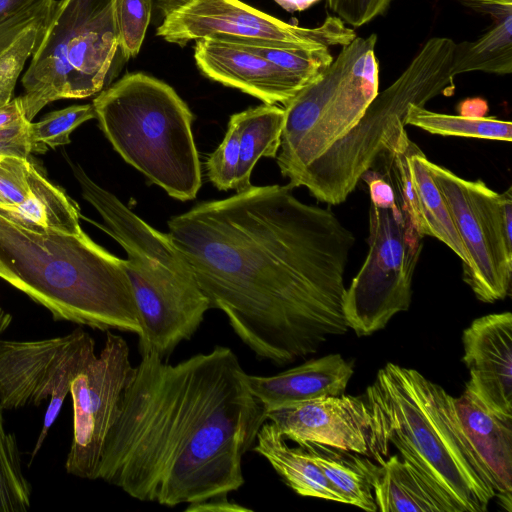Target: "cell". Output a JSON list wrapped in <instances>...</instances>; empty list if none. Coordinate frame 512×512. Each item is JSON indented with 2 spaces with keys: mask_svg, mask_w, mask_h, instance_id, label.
<instances>
[{
  "mask_svg": "<svg viewBox=\"0 0 512 512\" xmlns=\"http://www.w3.org/2000/svg\"><path fill=\"white\" fill-rule=\"evenodd\" d=\"M292 188L252 185L168 221L211 308L258 359L276 365L348 330L344 274L354 236Z\"/></svg>",
  "mask_w": 512,
  "mask_h": 512,
  "instance_id": "6da1fadb",
  "label": "cell"
},
{
  "mask_svg": "<svg viewBox=\"0 0 512 512\" xmlns=\"http://www.w3.org/2000/svg\"><path fill=\"white\" fill-rule=\"evenodd\" d=\"M266 410L226 346L169 364L142 356L106 438L97 479L167 507L228 497L244 484Z\"/></svg>",
  "mask_w": 512,
  "mask_h": 512,
  "instance_id": "7a4b0ae2",
  "label": "cell"
},
{
  "mask_svg": "<svg viewBox=\"0 0 512 512\" xmlns=\"http://www.w3.org/2000/svg\"><path fill=\"white\" fill-rule=\"evenodd\" d=\"M0 278L56 321L142 333L124 260L84 231L30 226L0 209Z\"/></svg>",
  "mask_w": 512,
  "mask_h": 512,
  "instance_id": "3957f363",
  "label": "cell"
},
{
  "mask_svg": "<svg viewBox=\"0 0 512 512\" xmlns=\"http://www.w3.org/2000/svg\"><path fill=\"white\" fill-rule=\"evenodd\" d=\"M369 456L394 447L455 512H484L495 491L458 419L455 398L419 371L387 363L366 388Z\"/></svg>",
  "mask_w": 512,
  "mask_h": 512,
  "instance_id": "277c9868",
  "label": "cell"
},
{
  "mask_svg": "<svg viewBox=\"0 0 512 512\" xmlns=\"http://www.w3.org/2000/svg\"><path fill=\"white\" fill-rule=\"evenodd\" d=\"M92 105L103 134L128 164L169 196L196 198L202 168L194 115L171 86L144 73L126 74Z\"/></svg>",
  "mask_w": 512,
  "mask_h": 512,
  "instance_id": "5b68a950",
  "label": "cell"
},
{
  "mask_svg": "<svg viewBox=\"0 0 512 512\" xmlns=\"http://www.w3.org/2000/svg\"><path fill=\"white\" fill-rule=\"evenodd\" d=\"M454 47L450 38L429 39L401 75L377 93L360 120L290 185L304 186L331 205L344 202L373 167L390 135L404 125L410 105L425 106L436 96L453 93Z\"/></svg>",
  "mask_w": 512,
  "mask_h": 512,
  "instance_id": "8992f818",
  "label": "cell"
},
{
  "mask_svg": "<svg viewBox=\"0 0 512 512\" xmlns=\"http://www.w3.org/2000/svg\"><path fill=\"white\" fill-rule=\"evenodd\" d=\"M116 1L56 2L22 78L20 98L29 122L53 101L102 91L120 48Z\"/></svg>",
  "mask_w": 512,
  "mask_h": 512,
  "instance_id": "52a82bcc",
  "label": "cell"
},
{
  "mask_svg": "<svg viewBox=\"0 0 512 512\" xmlns=\"http://www.w3.org/2000/svg\"><path fill=\"white\" fill-rule=\"evenodd\" d=\"M113 238L127 253L124 267L142 327L139 353L168 361L198 330L210 302L168 233L131 217L115 228Z\"/></svg>",
  "mask_w": 512,
  "mask_h": 512,
  "instance_id": "ba28073f",
  "label": "cell"
},
{
  "mask_svg": "<svg viewBox=\"0 0 512 512\" xmlns=\"http://www.w3.org/2000/svg\"><path fill=\"white\" fill-rule=\"evenodd\" d=\"M376 42V34L356 36L284 106L281 144L275 158L289 184L360 120L377 95Z\"/></svg>",
  "mask_w": 512,
  "mask_h": 512,
  "instance_id": "9c48e42d",
  "label": "cell"
},
{
  "mask_svg": "<svg viewBox=\"0 0 512 512\" xmlns=\"http://www.w3.org/2000/svg\"><path fill=\"white\" fill-rule=\"evenodd\" d=\"M362 179L370 195L369 248L346 288L343 313L348 328L358 336H369L409 309L424 236L383 175L370 169Z\"/></svg>",
  "mask_w": 512,
  "mask_h": 512,
  "instance_id": "30bf717a",
  "label": "cell"
},
{
  "mask_svg": "<svg viewBox=\"0 0 512 512\" xmlns=\"http://www.w3.org/2000/svg\"><path fill=\"white\" fill-rule=\"evenodd\" d=\"M426 166L466 250L463 280L484 303L506 298L512 280V188L498 193L428 159Z\"/></svg>",
  "mask_w": 512,
  "mask_h": 512,
  "instance_id": "8fae6325",
  "label": "cell"
},
{
  "mask_svg": "<svg viewBox=\"0 0 512 512\" xmlns=\"http://www.w3.org/2000/svg\"><path fill=\"white\" fill-rule=\"evenodd\" d=\"M156 35L180 46L203 38L240 46L315 50L346 46L355 31L329 16L314 28L283 22L239 0H188L170 11Z\"/></svg>",
  "mask_w": 512,
  "mask_h": 512,
  "instance_id": "7c38bea8",
  "label": "cell"
},
{
  "mask_svg": "<svg viewBox=\"0 0 512 512\" xmlns=\"http://www.w3.org/2000/svg\"><path fill=\"white\" fill-rule=\"evenodd\" d=\"M96 355L95 342L82 328L67 335L35 341L0 338V404L3 409L50 402L30 462L42 448L71 383Z\"/></svg>",
  "mask_w": 512,
  "mask_h": 512,
  "instance_id": "4fadbf2b",
  "label": "cell"
},
{
  "mask_svg": "<svg viewBox=\"0 0 512 512\" xmlns=\"http://www.w3.org/2000/svg\"><path fill=\"white\" fill-rule=\"evenodd\" d=\"M133 371L126 340L107 331L100 354L71 383L73 436L65 462L67 473L97 479L103 447Z\"/></svg>",
  "mask_w": 512,
  "mask_h": 512,
  "instance_id": "5bb4252c",
  "label": "cell"
},
{
  "mask_svg": "<svg viewBox=\"0 0 512 512\" xmlns=\"http://www.w3.org/2000/svg\"><path fill=\"white\" fill-rule=\"evenodd\" d=\"M266 420L298 446L320 445L369 456L364 397L323 396L266 410Z\"/></svg>",
  "mask_w": 512,
  "mask_h": 512,
  "instance_id": "9a60e30c",
  "label": "cell"
},
{
  "mask_svg": "<svg viewBox=\"0 0 512 512\" xmlns=\"http://www.w3.org/2000/svg\"><path fill=\"white\" fill-rule=\"evenodd\" d=\"M0 209L30 226L79 234L76 203L29 157H0Z\"/></svg>",
  "mask_w": 512,
  "mask_h": 512,
  "instance_id": "2e32d148",
  "label": "cell"
},
{
  "mask_svg": "<svg viewBox=\"0 0 512 512\" xmlns=\"http://www.w3.org/2000/svg\"><path fill=\"white\" fill-rule=\"evenodd\" d=\"M466 387L489 407L512 415V315L492 313L475 319L464 331Z\"/></svg>",
  "mask_w": 512,
  "mask_h": 512,
  "instance_id": "e0dca14e",
  "label": "cell"
},
{
  "mask_svg": "<svg viewBox=\"0 0 512 512\" xmlns=\"http://www.w3.org/2000/svg\"><path fill=\"white\" fill-rule=\"evenodd\" d=\"M194 59L208 78L254 96L264 104L285 106L307 85L263 57L218 40H197Z\"/></svg>",
  "mask_w": 512,
  "mask_h": 512,
  "instance_id": "ac0fdd59",
  "label": "cell"
},
{
  "mask_svg": "<svg viewBox=\"0 0 512 512\" xmlns=\"http://www.w3.org/2000/svg\"><path fill=\"white\" fill-rule=\"evenodd\" d=\"M462 430L495 494L512 492V415L489 407L465 386L455 398Z\"/></svg>",
  "mask_w": 512,
  "mask_h": 512,
  "instance_id": "d6986e66",
  "label": "cell"
},
{
  "mask_svg": "<svg viewBox=\"0 0 512 512\" xmlns=\"http://www.w3.org/2000/svg\"><path fill=\"white\" fill-rule=\"evenodd\" d=\"M354 373L353 362L340 354L311 359L271 376L248 374L253 395L265 410L345 392Z\"/></svg>",
  "mask_w": 512,
  "mask_h": 512,
  "instance_id": "ffe728a7",
  "label": "cell"
},
{
  "mask_svg": "<svg viewBox=\"0 0 512 512\" xmlns=\"http://www.w3.org/2000/svg\"><path fill=\"white\" fill-rule=\"evenodd\" d=\"M360 465L382 512H455L422 474L399 455L375 465L361 457Z\"/></svg>",
  "mask_w": 512,
  "mask_h": 512,
  "instance_id": "44dd1931",
  "label": "cell"
},
{
  "mask_svg": "<svg viewBox=\"0 0 512 512\" xmlns=\"http://www.w3.org/2000/svg\"><path fill=\"white\" fill-rule=\"evenodd\" d=\"M252 450L266 459L286 485L298 495L345 504L310 454L300 446H289L271 422L266 421L261 426Z\"/></svg>",
  "mask_w": 512,
  "mask_h": 512,
  "instance_id": "7402d4cb",
  "label": "cell"
},
{
  "mask_svg": "<svg viewBox=\"0 0 512 512\" xmlns=\"http://www.w3.org/2000/svg\"><path fill=\"white\" fill-rule=\"evenodd\" d=\"M240 125V155L236 174V193L249 189L252 171L262 157L275 158L281 144L285 112L264 104L236 113Z\"/></svg>",
  "mask_w": 512,
  "mask_h": 512,
  "instance_id": "603a6c76",
  "label": "cell"
},
{
  "mask_svg": "<svg viewBox=\"0 0 512 512\" xmlns=\"http://www.w3.org/2000/svg\"><path fill=\"white\" fill-rule=\"evenodd\" d=\"M426 159L423 151L412 141L408 160L417 200L419 231L423 236H432L443 242L465 267L468 264L466 250L446 201L426 166Z\"/></svg>",
  "mask_w": 512,
  "mask_h": 512,
  "instance_id": "cb8c5ba5",
  "label": "cell"
},
{
  "mask_svg": "<svg viewBox=\"0 0 512 512\" xmlns=\"http://www.w3.org/2000/svg\"><path fill=\"white\" fill-rule=\"evenodd\" d=\"M512 12L493 18V24L473 41L455 43L453 73L512 72Z\"/></svg>",
  "mask_w": 512,
  "mask_h": 512,
  "instance_id": "d4e9b609",
  "label": "cell"
},
{
  "mask_svg": "<svg viewBox=\"0 0 512 512\" xmlns=\"http://www.w3.org/2000/svg\"><path fill=\"white\" fill-rule=\"evenodd\" d=\"M302 448L310 454L345 504L370 512L377 511L371 487L360 465V454L320 445H305Z\"/></svg>",
  "mask_w": 512,
  "mask_h": 512,
  "instance_id": "484cf974",
  "label": "cell"
},
{
  "mask_svg": "<svg viewBox=\"0 0 512 512\" xmlns=\"http://www.w3.org/2000/svg\"><path fill=\"white\" fill-rule=\"evenodd\" d=\"M404 125L423 129L431 134L460 136L487 140L510 142L512 124L494 117H466L437 113L424 106L410 105L404 119Z\"/></svg>",
  "mask_w": 512,
  "mask_h": 512,
  "instance_id": "4316f807",
  "label": "cell"
},
{
  "mask_svg": "<svg viewBox=\"0 0 512 512\" xmlns=\"http://www.w3.org/2000/svg\"><path fill=\"white\" fill-rule=\"evenodd\" d=\"M0 404V512H24L31 505V485L24 476L17 438L4 426Z\"/></svg>",
  "mask_w": 512,
  "mask_h": 512,
  "instance_id": "83f0119b",
  "label": "cell"
},
{
  "mask_svg": "<svg viewBox=\"0 0 512 512\" xmlns=\"http://www.w3.org/2000/svg\"><path fill=\"white\" fill-rule=\"evenodd\" d=\"M96 118L92 104L72 105L46 114L40 121L30 123L34 152H44L48 147L70 143L71 133L84 122Z\"/></svg>",
  "mask_w": 512,
  "mask_h": 512,
  "instance_id": "f1b7e54d",
  "label": "cell"
},
{
  "mask_svg": "<svg viewBox=\"0 0 512 512\" xmlns=\"http://www.w3.org/2000/svg\"><path fill=\"white\" fill-rule=\"evenodd\" d=\"M50 16L32 24L0 55V108L12 100L17 80L33 55Z\"/></svg>",
  "mask_w": 512,
  "mask_h": 512,
  "instance_id": "f546056e",
  "label": "cell"
},
{
  "mask_svg": "<svg viewBox=\"0 0 512 512\" xmlns=\"http://www.w3.org/2000/svg\"><path fill=\"white\" fill-rule=\"evenodd\" d=\"M241 47L263 57L279 68L300 78L307 84L325 71L333 61V56L329 48L291 50L261 46Z\"/></svg>",
  "mask_w": 512,
  "mask_h": 512,
  "instance_id": "4dcf8cb0",
  "label": "cell"
},
{
  "mask_svg": "<svg viewBox=\"0 0 512 512\" xmlns=\"http://www.w3.org/2000/svg\"><path fill=\"white\" fill-rule=\"evenodd\" d=\"M240 155V125L236 113L230 117L222 142L206 161L210 182L221 191L234 190Z\"/></svg>",
  "mask_w": 512,
  "mask_h": 512,
  "instance_id": "1f68e13d",
  "label": "cell"
},
{
  "mask_svg": "<svg viewBox=\"0 0 512 512\" xmlns=\"http://www.w3.org/2000/svg\"><path fill=\"white\" fill-rule=\"evenodd\" d=\"M152 0H117L116 17L120 50L125 59L135 57L142 46L151 19Z\"/></svg>",
  "mask_w": 512,
  "mask_h": 512,
  "instance_id": "d6a6232c",
  "label": "cell"
},
{
  "mask_svg": "<svg viewBox=\"0 0 512 512\" xmlns=\"http://www.w3.org/2000/svg\"><path fill=\"white\" fill-rule=\"evenodd\" d=\"M392 0H327L329 9L344 23L360 27L382 15Z\"/></svg>",
  "mask_w": 512,
  "mask_h": 512,
  "instance_id": "836d02e7",
  "label": "cell"
},
{
  "mask_svg": "<svg viewBox=\"0 0 512 512\" xmlns=\"http://www.w3.org/2000/svg\"><path fill=\"white\" fill-rule=\"evenodd\" d=\"M55 5V0H45L2 22L0 24V55L32 24L50 16Z\"/></svg>",
  "mask_w": 512,
  "mask_h": 512,
  "instance_id": "e575fe53",
  "label": "cell"
},
{
  "mask_svg": "<svg viewBox=\"0 0 512 512\" xmlns=\"http://www.w3.org/2000/svg\"><path fill=\"white\" fill-rule=\"evenodd\" d=\"M30 123L28 120H24L0 129V157H29L34 152Z\"/></svg>",
  "mask_w": 512,
  "mask_h": 512,
  "instance_id": "d590c367",
  "label": "cell"
},
{
  "mask_svg": "<svg viewBox=\"0 0 512 512\" xmlns=\"http://www.w3.org/2000/svg\"><path fill=\"white\" fill-rule=\"evenodd\" d=\"M186 512H251L238 503L230 501L228 497H218L197 503L189 504L185 508Z\"/></svg>",
  "mask_w": 512,
  "mask_h": 512,
  "instance_id": "8d00e7d4",
  "label": "cell"
},
{
  "mask_svg": "<svg viewBox=\"0 0 512 512\" xmlns=\"http://www.w3.org/2000/svg\"><path fill=\"white\" fill-rule=\"evenodd\" d=\"M463 5L492 18L512 12V0H460Z\"/></svg>",
  "mask_w": 512,
  "mask_h": 512,
  "instance_id": "74e56055",
  "label": "cell"
},
{
  "mask_svg": "<svg viewBox=\"0 0 512 512\" xmlns=\"http://www.w3.org/2000/svg\"><path fill=\"white\" fill-rule=\"evenodd\" d=\"M27 120L20 97L0 108V129Z\"/></svg>",
  "mask_w": 512,
  "mask_h": 512,
  "instance_id": "f35d334b",
  "label": "cell"
},
{
  "mask_svg": "<svg viewBox=\"0 0 512 512\" xmlns=\"http://www.w3.org/2000/svg\"><path fill=\"white\" fill-rule=\"evenodd\" d=\"M45 0H0V24L15 14Z\"/></svg>",
  "mask_w": 512,
  "mask_h": 512,
  "instance_id": "ab89813d",
  "label": "cell"
},
{
  "mask_svg": "<svg viewBox=\"0 0 512 512\" xmlns=\"http://www.w3.org/2000/svg\"><path fill=\"white\" fill-rule=\"evenodd\" d=\"M458 112L466 117H485L488 103L481 98L466 99L459 103Z\"/></svg>",
  "mask_w": 512,
  "mask_h": 512,
  "instance_id": "60d3db41",
  "label": "cell"
},
{
  "mask_svg": "<svg viewBox=\"0 0 512 512\" xmlns=\"http://www.w3.org/2000/svg\"><path fill=\"white\" fill-rule=\"evenodd\" d=\"M188 0H152V9H155L163 18L172 10Z\"/></svg>",
  "mask_w": 512,
  "mask_h": 512,
  "instance_id": "b9f144b4",
  "label": "cell"
},
{
  "mask_svg": "<svg viewBox=\"0 0 512 512\" xmlns=\"http://www.w3.org/2000/svg\"><path fill=\"white\" fill-rule=\"evenodd\" d=\"M319 0H275L283 9L289 12L303 11Z\"/></svg>",
  "mask_w": 512,
  "mask_h": 512,
  "instance_id": "7bdbcfd3",
  "label": "cell"
},
{
  "mask_svg": "<svg viewBox=\"0 0 512 512\" xmlns=\"http://www.w3.org/2000/svg\"><path fill=\"white\" fill-rule=\"evenodd\" d=\"M12 322V315L6 311L0 304V338L9 328Z\"/></svg>",
  "mask_w": 512,
  "mask_h": 512,
  "instance_id": "ee69618b",
  "label": "cell"
}]
</instances>
